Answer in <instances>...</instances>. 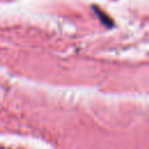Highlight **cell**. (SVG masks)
Masks as SVG:
<instances>
[{"label": "cell", "mask_w": 149, "mask_h": 149, "mask_svg": "<svg viewBox=\"0 0 149 149\" xmlns=\"http://www.w3.org/2000/svg\"><path fill=\"white\" fill-rule=\"evenodd\" d=\"M94 10L97 12V14H98V16L100 17V20H101V22L104 23V24H107V26H112L113 24V22H112V20L105 14V13H102L101 10H99L98 8H95L94 7Z\"/></svg>", "instance_id": "6da1fadb"}]
</instances>
